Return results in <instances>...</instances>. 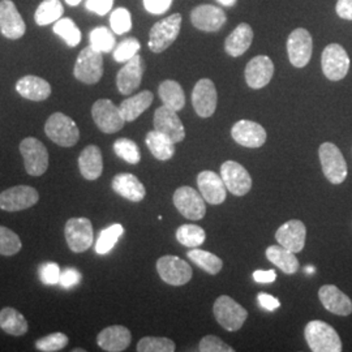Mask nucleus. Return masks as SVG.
Segmentation results:
<instances>
[{"mask_svg": "<svg viewBox=\"0 0 352 352\" xmlns=\"http://www.w3.org/2000/svg\"><path fill=\"white\" fill-rule=\"evenodd\" d=\"M26 173L32 176L43 175L49 168V151L36 138H26L20 144Z\"/></svg>", "mask_w": 352, "mask_h": 352, "instance_id": "obj_7", "label": "nucleus"}, {"mask_svg": "<svg viewBox=\"0 0 352 352\" xmlns=\"http://www.w3.org/2000/svg\"><path fill=\"white\" fill-rule=\"evenodd\" d=\"M197 186L205 201L212 205H219L226 200V186L222 176L218 175L217 173L210 170L200 173L197 176Z\"/></svg>", "mask_w": 352, "mask_h": 352, "instance_id": "obj_23", "label": "nucleus"}, {"mask_svg": "<svg viewBox=\"0 0 352 352\" xmlns=\"http://www.w3.org/2000/svg\"><path fill=\"white\" fill-rule=\"evenodd\" d=\"M322 173L331 184H340L347 177V164L342 151L331 142H325L318 149Z\"/></svg>", "mask_w": 352, "mask_h": 352, "instance_id": "obj_6", "label": "nucleus"}, {"mask_svg": "<svg viewBox=\"0 0 352 352\" xmlns=\"http://www.w3.org/2000/svg\"><path fill=\"white\" fill-rule=\"evenodd\" d=\"M304 337L309 349L315 352H340L342 340L336 329L327 322L315 320L307 324Z\"/></svg>", "mask_w": 352, "mask_h": 352, "instance_id": "obj_1", "label": "nucleus"}, {"mask_svg": "<svg viewBox=\"0 0 352 352\" xmlns=\"http://www.w3.org/2000/svg\"><path fill=\"white\" fill-rule=\"evenodd\" d=\"M68 337L64 333H52L36 342V347L39 351L55 352L63 350L68 344Z\"/></svg>", "mask_w": 352, "mask_h": 352, "instance_id": "obj_46", "label": "nucleus"}, {"mask_svg": "<svg viewBox=\"0 0 352 352\" xmlns=\"http://www.w3.org/2000/svg\"><path fill=\"white\" fill-rule=\"evenodd\" d=\"M38 200L37 189L29 186H17L0 193V209L4 212H20L34 206Z\"/></svg>", "mask_w": 352, "mask_h": 352, "instance_id": "obj_14", "label": "nucleus"}, {"mask_svg": "<svg viewBox=\"0 0 352 352\" xmlns=\"http://www.w3.org/2000/svg\"><path fill=\"white\" fill-rule=\"evenodd\" d=\"M182 28V14L174 13L154 24L149 34V49L155 54L167 50L179 37Z\"/></svg>", "mask_w": 352, "mask_h": 352, "instance_id": "obj_3", "label": "nucleus"}, {"mask_svg": "<svg viewBox=\"0 0 352 352\" xmlns=\"http://www.w3.org/2000/svg\"><path fill=\"white\" fill-rule=\"evenodd\" d=\"M231 136L241 146L261 148L266 141V131L263 126L252 120H239L231 129Z\"/></svg>", "mask_w": 352, "mask_h": 352, "instance_id": "obj_21", "label": "nucleus"}, {"mask_svg": "<svg viewBox=\"0 0 352 352\" xmlns=\"http://www.w3.org/2000/svg\"><path fill=\"white\" fill-rule=\"evenodd\" d=\"M175 343L164 337H145L138 343L139 352H174Z\"/></svg>", "mask_w": 352, "mask_h": 352, "instance_id": "obj_44", "label": "nucleus"}, {"mask_svg": "<svg viewBox=\"0 0 352 352\" xmlns=\"http://www.w3.org/2000/svg\"><path fill=\"white\" fill-rule=\"evenodd\" d=\"M190 21L202 32H218L226 24V13L212 4H201L192 10Z\"/></svg>", "mask_w": 352, "mask_h": 352, "instance_id": "obj_19", "label": "nucleus"}, {"mask_svg": "<svg viewBox=\"0 0 352 352\" xmlns=\"http://www.w3.org/2000/svg\"><path fill=\"white\" fill-rule=\"evenodd\" d=\"M115 154L131 164H138L141 160L139 146L135 141L129 139H118L113 142Z\"/></svg>", "mask_w": 352, "mask_h": 352, "instance_id": "obj_42", "label": "nucleus"}, {"mask_svg": "<svg viewBox=\"0 0 352 352\" xmlns=\"http://www.w3.org/2000/svg\"><path fill=\"white\" fill-rule=\"evenodd\" d=\"M174 205L179 213L190 221H200L206 214L205 200L197 190L190 187H180L174 193Z\"/></svg>", "mask_w": 352, "mask_h": 352, "instance_id": "obj_13", "label": "nucleus"}, {"mask_svg": "<svg viewBox=\"0 0 352 352\" xmlns=\"http://www.w3.org/2000/svg\"><path fill=\"white\" fill-rule=\"evenodd\" d=\"M145 142L153 157L160 161H168L175 154V142H173L166 135L155 129L146 135Z\"/></svg>", "mask_w": 352, "mask_h": 352, "instance_id": "obj_33", "label": "nucleus"}, {"mask_svg": "<svg viewBox=\"0 0 352 352\" xmlns=\"http://www.w3.org/2000/svg\"><path fill=\"white\" fill-rule=\"evenodd\" d=\"M253 279L257 283H272L277 279V273L274 270H256Z\"/></svg>", "mask_w": 352, "mask_h": 352, "instance_id": "obj_55", "label": "nucleus"}, {"mask_svg": "<svg viewBox=\"0 0 352 352\" xmlns=\"http://www.w3.org/2000/svg\"><path fill=\"white\" fill-rule=\"evenodd\" d=\"M113 192H116L123 199L132 202L142 201L146 196V189L133 174H118L113 179Z\"/></svg>", "mask_w": 352, "mask_h": 352, "instance_id": "obj_27", "label": "nucleus"}, {"mask_svg": "<svg viewBox=\"0 0 352 352\" xmlns=\"http://www.w3.org/2000/svg\"><path fill=\"white\" fill-rule=\"evenodd\" d=\"M187 256L193 264L197 265L199 267H201L204 272H206L208 274H212V276L218 274L223 267L222 260L210 252L202 251L199 248H192L187 253Z\"/></svg>", "mask_w": 352, "mask_h": 352, "instance_id": "obj_36", "label": "nucleus"}, {"mask_svg": "<svg viewBox=\"0 0 352 352\" xmlns=\"http://www.w3.org/2000/svg\"><path fill=\"white\" fill-rule=\"evenodd\" d=\"M314 51V41L311 33L299 28L291 32L287 39V52L289 63L296 68H302L309 63Z\"/></svg>", "mask_w": 352, "mask_h": 352, "instance_id": "obj_12", "label": "nucleus"}, {"mask_svg": "<svg viewBox=\"0 0 352 352\" xmlns=\"http://www.w3.org/2000/svg\"><path fill=\"white\" fill-rule=\"evenodd\" d=\"M82 279L81 273L75 269V267H67L62 270V274H60V280H59V285L64 287V289H72L77 286Z\"/></svg>", "mask_w": 352, "mask_h": 352, "instance_id": "obj_50", "label": "nucleus"}, {"mask_svg": "<svg viewBox=\"0 0 352 352\" xmlns=\"http://www.w3.org/2000/svg\"><path fill=\"white\" fill-rule=\"evenodd\" d=\"M274 75V64L266 55L253 58L245 67V81L252 89H263L266 87Z\"/></svg>", "mask_w": 352, "mask_h": 352, "instance_id": "obj_22", "label": "nucleus"}, {"mask_svg": "<svg viewBox=\"0 0 352 352\" xmlns=\"http://www.w3.org/2000/svg\"><path fill=\"white\" fill-rule=\"evenodd\" d=\"M140 41L138 38L129 37L122 41L115 49H113V59L118 63H126L128 60H131L135 55H138L139 52Z\"/></svg>", "mask_w": 352, "mask_h": 352, "instance_id": "obj_45", "label": "nucleus"}, {"mask_svg": "<svg viewBox=\"0 0 352 352\" xmlns=\"http://www.w3.org/2000/svg\"><path fill=\"white\" fill-rule=\"evenodd\" d=\"M89 41H90V46L102 54L111 52L116 45L113 30H110L106 26H98L93 29L89 34Z\"/></svg>", "mask_w": 352, "mask_h": 352, "instance_id": "obj_38", "label": "nucleus"}, {"mask_svg": "<svg viewBox=\"0 0 352 352\" xmlns=\"http://www.w3.org/2000/svg\"><path fill=\"white\" fill-rule=\"evenodd\" d=\"M81 1H82V0H65V3H67L68 6H71V7L78 6Z\"/></svg>", "mask_w": 352, "mask_h": 352, "instance_id": "obj_57", "label": "nucleus"}, {"mask_svg": "<svg viewBox=\"0 0 352 352\" xmlns=\"http://www.w3.org/2000/svg\"><path fill=\"white\" fill-rule=\"evenodd\" d=\"M153 100H154L153 93L149 90H144L139 94L124 100L120 103L119 109L122 111L123 118L126 119V122H133L139 118L141 113L146 111L151 107Z\"/></svg>", "mask_w": 352, "mask_h": 352, "instance_id": "obj_31", "label": "nucleus"}, {"mask_svg": "<svg viewBox=\"0 0 352 352\" xmlns=\"http://www.w3.org/2000/svg\"><path fill=\"white\" fill-rule=\"evenodd\" d=\"M54 33L63 38L69 47H76L81 41L80 29L74 23V20L68 17H62L54 24Z\"/></svg>", "mask_w": 352, "mask_h": 352, "instance_id": "obj_40", "label": "nucleus"}, {"mask_svg": "<svg viewBox=\"0 0 352 352\" xmlns=\"http://www.w3.org/2000/svg\"><path fill=\"white\" fill-rule=\"evenodd\" d=\"M64 235L69 250L75 253L88 251L93 245L94 231L88 218H71L64 227Z\"/></svg>", "mask_w": 352, "mask_h": 352, "instance_id": "obj_8", "label": "nucleus"}, {"mask_svg": "<svg viewBox=\"0 0 352 352\" xmlns=\"http://www.w3.org/2000/svg\"><path fill=\"white\" fill-rule=\"evenodd\" d=\"M157 272L161 279L171 286H184L192 279L190 265L177 256H164L157 261Z\"/></svg>", "mask_w": 352, "mask_h": 352, "instance_id": "obj_11", "label": "nucleus"}, {"mask_svg": "<svg viewBox=\"0 0 352 352\" xmlns=\"http://www.w3.org/2000/svg\"><path fill=\"white\" fill-rule=\"evenodd\" d=\"M132 334L126 327L113 325L103 329L97 337V343L103 351L122 352L128 349Z\"/></svg>", "mask_w": 352, "mask_h": 352, "instance_id": "obj_26", "label": "nucleus"}, {"mask_svg": "<svg viewBox=\"0 0 352 352\" xmlns=\"http://www.w3.org/2000/svg\"><path fill=\"white\" fill-rule=\"evenodd\" d=\"M266 258L285 274H295L299 270V260L295 253L282 245H270L266 250Z\"/></svg>", "mask_w": 352, "mask_h": 352, "instance_id": "obj_32", "label": "nucleus"}, {"mask_svg": "<svg viewBox=\"0 0 352 352\" xmlns=\"http://www.w3.org/2000/svg\"><path fill=\"white\" fill-rule=\"evenodd\" d=\"M124 234V227L119 223L104 228L96 243V252L98 254H107L116 245L118 240Z\"/></svg>", "mask_w": 352, "mask_h": 352, "instance_id": "obj_41", "label": "nucleus"}, {"mask_svg": "<svg viewBox=\"0 0 352 352\" xmlns=\"http://www.w3.org/2000/svg\"><path fill=\"white\" fill-rule=\"evenodd\" d=\"M199 350L201 352H234V349L215 336H206L200 340Z\"/></svg>", "mask_w": 352, "mask_h": 352, "instance_id": "obj_49", "label": "nucleus"}, {"mask_svg": "<svg viewBox=\"0 0 352 352\" xmlns=\"http://www.w3.org/2000/svg\"><path fill=\"white\" fill-rule=\"evenodd\" d=\"M16 90L21 97L34 102L45 101L51 96L50 84L38 76H24L17 81Z\"/></svg>", "mask_w": 352, "mask_h": 352, "instance_id": "obj_28", "label": "nucleus"}, {"mask_svg": "<svg viewBox=\"0 0 352 352\" xmlns=\"http://www.w3.org/2000/svg\"><path fill=\"white\" fill-rule=\"evenodd\" d=\"M154 129L166 135L173 142H182L186 138V129L177 115V111L161 106L154 113Z\"/></svg>", "mask_w": 352, "mask_h": 352, "instance_id": "obj_15", "label": "nucleus"}, {"mask_svg": "<svg viewBox=\"0 0 352 352\" xmlns=\"http://www.w3.org/2000/svg\"><path fill=\"white\" fill-rule=\"evenodd\" d=\"M23 243L16 232L7 227L0 226V254L14 256L21 251Z\"/></svg>", "mask_w": 352, "mask_h": 352, "instance_id": "obj_43", "label": "nucleus"}, {"mask_svg": "<svg viewBox=\"0 0 352 352\" xmlns=\"http://www.w3.org/2000/svg\"><path fill=\"white\" fill-rule=\"evenodd\" d=\"M46 136L63 148L75 146L80 139V129L72 118L62 113L51 115L45 124Z\"/></svg>", "mask_w": 352, "mask_h": 352, "instance_id": "obj_2", "label": "nucleus"}, {"mask_svg": "<svg viewBox=\"0 0 352 352\" xmlns=\"http://www.w3.org/2000/svg\"><path fill=\"white\" fill-rule=\"evenodd\" d=\"M257 299H258L260 305L265 308L266 311H269V312H273V311H276V309L280 307V302H279L277 298H274V296H272L269 294H265V292H260Z\"/></svg>", "mask_w": 352, "mask_h": 352, "instance_id": "obj_53", "label": "nucleus"}, {"mask_svg": "<svg viewBox=\"0 0 352 352\" xmlns=\"http://www.w3.org/2000/svg\"><path fill=\"white\" fill-rule=\"evenodd\" d=\"M217 1L221 3L225 7H232V6L236 4V0H217Z\"/></svg>", "mask_w": 352, "mask_h": 352, "instance_id": "obj_56", "label": "nucleus"}, {"mask_svg": "<svg viewBox=\"0 0 352 352\" xmlns=\"http://www.w3.org/2000/svg\"><path fill=\"white\" fill-rule=\"evenodd\" d=\"M158 94L164 106L175 111L183 110V107L186 106V94L183 91V88L174 80L164 81L158 88Z\"/></svg>", "mask_w": 352, "mask_h": 352, "instance_id": "obj_35", "label": "nucleus"}, {"mask_svg": "<svg viewBox=\"0 0 352 352\" xmlns=\"http://www.w3.org/2000/svg\"><path fill=\"white\" fill-rule=\"evenodd\" d=\"M318 298L324 308L334 315L349 316L352 314L351 299L334 285L322 286L318 291Z\"/></svg>", "mask_w": 352, "mask_h": 352, "instance_id": "obj_25", "label": "nucleus"}, {"mask_svg": "<svg viewBox=\"0 0 352 352\" xmlns=\"http://www.w3.org/2000/svg\"><path fill=\"white\" fill-rule=\"evenodd\" d=\"M321 67L330 81H340L349 74L350 58L340 45L330 43L322 52Z\"/></svg>", "mask_w": 352, "mask_h": 352, "instance_id": "obj_10", "label": "nucleus"}, {"mask_svg": "<svg viewBox=\"0 0 352 352\" xmlns=\"http://www.w3.org/2000/svg\"><path fill=\"white\" fill-rule=\"evenodd\" d=\"M0 32L8 39H20L25 34V21L12 0L0 1Z\"/></svg>", "mask_w": 352, "mask_h": 352, "instance_id": "obj_18", "label": "nucleus"}, {"mask_svg": "<svg viewBox=\"0 0 352 352\" xmlns=\"http://www.w3.org/2000/svg\"><path fill=\"white\" fill-rule=\"evenodd\" d=\"M221 176L230 190L235 196H244L252 188V177L250 173L235 161H226L221 167Z\"/></svg>", "mask_w": 352, "mask_h": 352, "instance_id": "obj_16", "label": "nucleus"}, {"mask_svg": "<svg viewBox=\"0 0 352 352\" xmlns=\"http://www.w3.org/2000/svg\"><path fill=\"white\" fill-rule=\"evenodd\" d=\"M173 4V0H144V7L153 14H162Z\"/></svg>", "mask_w": 352, "mask_h": 352, "instance_id": "obj_52", "label": "nucleus"}, {"mask_svg": "<svg viewBox=\"0 0 352 352\" xmlns=\"http://www.w3.org/2000/svg\"><path fill=\"white\" fill-rule=\"evenodd\" d=\"M113 0H87L85 7L90 12L97 13L100 16H104L111 11Z\"/></svg>", "mask_w": 352, "mask_h": 352, "instance_id": "obj_51", "label": "nucleus"}, {"mask_svg": "<svg viewBox=\"0 0 352 352\" xmlns=\"http://www.w3.org/2000/svg\"><path fill=\"white\" fill-rule=\"evenodd\" d=\"M253 30L247 23H241L225 41V50L230 56H240L251 47Z\"/></svg>", "mask_w": 352, "mask_h": 352, "instance_id": "obj_30", "label": "nucleus"}, {"mask_svg": "<svg viewBox=\"0 0 352 352\" xmlns=\"http://www.w3.org/2000/svg\"><path fill=\"white\" fill-rule=\"evenodd\" d=\"M176 239L189 248H197L204 244L206 234L204 228L197 225H183L176 230Z\"/></svg>", "mask_w": 352, "mask_h": 352, "instance_id": "obj_39", "label": "nucleus"}, {"mask_svg": "<svg viewBox=\"0 0 352 352\" xmlns=\"http://www.w3.org/2000/svg\"><path fill=\"white\" fill-rule=\"evenodd\" d=\"M145 72V63L139 54L135 55L126 65L118 72L116 76V87L119 91L124 96L132 94L139 89L142 81V75Z\"/></svg>", "mask_w": 352, "mask_h": 352, "instance_id": "obj_20", "label": "nucleus"}, {"mask_svg": "<svg viewBox=\"0 0 352 352\" xmlns=\"http://www.w3.org/2000/svg\"><path fill=\"white\" fill-rule=\"evenodd\" d=\"M60 274H62L60 266L56 263H45L39 267V279L46 286L59 285Z\"/></svg>", "mask_w": 352, "mask_h": 352, "instance_id": "obj_48", "label": "nucleus"}, {"mask_svg": "<svg viewBox=\"0 0 352 352\" xmlns=\"http://www.w3.org/2000/svg\"><path fill=\"white\" fill-rule=\"evenodd\" d=\"M0 327L10 336L20 337L24 336L29 329L25 317L21 315L17 309L6 307L0 311Z\"/></svg>", "mask_w": 352, "mask_h": 352, "instance_id": "obj_34", "label": "nucleus"}, {"mask_svg": "<svg viewBox=\"0 0 352 352\" xmlns=\"http://www.w3.org/2000/svg\"><path fill=\"white\" fill-rule=\"evenodd\" d=\"M213 312L217 322L227 331H238L248 317L245 308L227 295H222L215 300Z\"/></svg>", "mask_w": 352, "mask_h": 352, "instance_id": "obj_4", "label": "nucleus"}, {"mask_svg": "<svg viewBox=\"0 0 352 352\" xmlns=\"http://www.w3.org/2000/svg\"><path fill=\"white\" fill-rule=\"evenodd\" d=\"M63 13V4L60 0H43L34 13V20L38 25H49L62 19Z\"/></svg>", "mask_w": 352, "mask_h": 352, "instance_id": "obj_37", "label": "nucleus"}, {"mask_svg": "<svg viewBox=\"0 0 352 352\" xmlns=\"http://www.w3.org/2000/svg\"><path fill=\"white\" fill-rule=\"evenodd\" d=\"M78 168L87 180H97L103 171L101 149L96 145L87 146L80 154Z\"/></svg>", "mask_w": 352, "mask_h": 352, "instance_id": "obj_29", "label": "nucleus"}, {"mask_svg": "<svg viewBox=\"0 0 352 352\" xmlns=\"http://www.w3.org/2000/svg\"><path fill=\"white\" fill-rule=\"evenodd\" d=\"M91 116L102 132L109 135L119 132L126 124V119L123 118L120 109L110 100L96 102L91 107Z\"/></svg>", "mask_w": 352, "mask_h": 352, "instance_id": "obj_9", "label": "nucleus"}, {"mask_svg": "<svg viewBox=\"0 0 352 352\" xmlns=\"http://www.w3.org/2000/svg\"><path fill=\"white\" fill-rule=\"evenodd\" d=\"M74 75L84 84H97L103 76V56L102 52L94 50L90 45L77 56Z\"/></svg>", "mask_w": 352, "mask_h": 352, "instance_id": "obj_5", "label": "nucleus"}, {"mask_svg": "<svg viewBox=\"0 0 352 352\" xmlns=\"http://www.w3.org/2000/svg\"><path fill=\"white\" fill-rule=\"evenodd\" d=\"M315 270L316 269L314 266H307V267H305V272H307L308 274H312Z\"/></svg>", "mask_w": 352, "mask_h": 352, "instance_id": "obj_58", "label": "nucleus"}, {"mask_svg": "<svg viewBox=\"0 0 352 352\" xmlns=\"http://www.w3.org/2000/svg\"><path fill=\"white\" fill-rule=\"evenodd\" d=\"M218 94L213 81L209 78L200 80L192 91V104L200 118H210L217 109Z\"/></svg>", "mask_w": 352, "mask_h": 352, "instance_id": "obj_17", "label": "nucleus"}, {"mask_svg": "<svg viewBox=\"0 0 352 352\" xmlns=\"http://www.w3.org/2000/svg\"><path fill=\"white\" fill-rule=\"evenodd\" d=\"M307 238V228L302 221L291 219L279 227L276 232V239L279 245L287 248L294 253H299L304 250Z\"/></svg>", "mask_w": 352, "mask_h": 352, "instance_id": "obj_24", "label": "nucleus"}, {"mask_svg": "<svg viewBox=\"0 0 352 352\" xmlns=\"http://www.w3.org/2000/svg\"><path fill=\"white\" fill-rule=\"evenodd\" d=\"M336 11L340 19L352 21V0H338Z\"/></svg>", "mask_w": 352, "mask_h": 352, "instance_id": "obj_54", "label": "nucleus"}, {"mask_svg": "<svg viewBox=\"0 0 352 352\" xmlns=\"http://www.w3.org/2000/svg\"><path fill=\"white\" fill-rule=\"evenodd\" d=\"M110 25L115 34H124L132 28V17L126 8H118L111 13Z\"/></svg>", "mask_w": 352, "mask_h": 352, "instance_id": "obj_47", "label": "nucleus"}]
</instances>
